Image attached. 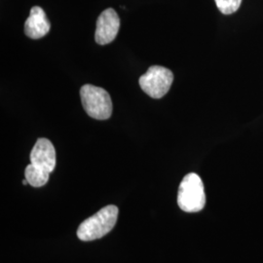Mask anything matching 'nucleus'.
Returning <instances> with one entry per match:
<instances>
[{
  "instance_id": "6e6552de",
  "label": "nucleus",
  "mask_w": 263,
  "mask_h": 263,
  "mask_svg": "<svg viewBox=\"0 0 263 263\" xmlns=\"http://www.w3.org/2000/svg\"><path fill=\"white\" fill-rule=\"evenodd\" d=\"M25 176L28 184L33 187H41L47 183L50 174L44 170L33 166L32 164H29L25 171Z\"/></svg>"
},
{
  "instance_id": "1a4fd4ad",
  "label": "nucleus",
  "mask_w": 263,
  "mask_h": 263,
  "mask_svg": "<svg viewBox=\"0 0 263 263\" xmlns=\"http://www.w3.org/2000/svg\"><path fill=\"white\" fill-rule=\"evenodd\" d=\"M218 10L224 14L230 15L240 8L242 0H215Z\"/></svg>"
},
{
  "instance_id": "0eeeda50",
  "label": "nucleus",
  "mask_w": 263,
  "mask_h": 263,
  "mask_svg": "<svg viewBox=\"0 0 263 263\" xmlns=\"http://www.w3.org/2000/svg\"><path fill=\"white\" fill-rule=\"evenodd\" d=\"M51 24L47 16L39 6H33L25 24V33L31 39L44 37L50 31Z\"/></svg>"
},
{
  "instance_id": "39448f33",
  "label": "nucleus",
  "mask_w": 263,
  "mask_h": 263,
  "mask_svg": "<svg viewBox=\"0 0 263 263\" xmlns=\"http://www.w3.org/2000/svg\"><path fill=\"white\" fill-rule=\"evenodd\" d=\"M120 28V19L112 8L104 10L97 21L95 32L96 42L100 45L111 43L116 38Z\"/></svg>"
},
{
  "instance_id": "7ed1b4c3",
  "label": "nucleus",
  "mask_w": 263,
  "mask_h": 263,
  "mask_svg": "<svg viewBox=\"0 0 263 263\" xmlns=\"http://www.w3.org/2000/svg\"><path fill=\"white\" fill-rule=\"evenodd\" d=\"M81 103L86 113L98 120H106L112 114L109 94L101 87L86 84L80 89Z\"/></svg>"
},
{
  "instance_id": "f03ea898",
  "label": "nucleus",
  "mask_w": 263,
  "mask_h": 263,
  "mask_svg": "<svg viewBox=\"0 0 263 263\" xmlns=\"http://www.w3.org/2000/svg\"><path fill=\"white\" fill-rule=\"evenodd\" d=\"M178 204L186 213H197L205 207L204 183L197 174L190 173L181 180L178 193Z\"/></svg>"
},
{
  "instance_id": "9d476101",
  "label": "nucleus",
  "mask_w": 263,
  "mask_h": 263,
  "mask_svg": "<svg viewBox=\"0 0 263 263\" xmlns=\"http://www.w3.org/2000/svg\"><path fill=\"white\" fill-rule=\"evenodd\" d=\"M28 180H27V179H24V180H23V184H24V185H27V184H28Z\"/></svg>"
},
{
  "instance_id": "20e7f679",
  "label": "nucleus",
  "mask_w": 263,
  "mask_h": 263,
  "mask_svg": "<svg viewBox=\"0 0 263 263\" xmlns=\"http://www.w3.org/2000/svg\"><path fill=\"white\" fill-rule=\"evenodd\" d=\"M174 81L173 72L164 66H152L140 77L141 90L153 99H161L169 92Z\"/></svg>"
},
{
  "instance_id": "423d86ee",
  "label": "nucleus",
  "mask_w": 263,
  "mask_h": 263,
  "mask_svg": "<svg viewBox=\"0 0 263 263\" xmlns=\"http://www.w3.org/2000/svg\"><path fill=\"white\" fill-rule=\"evenodd\" d=\"M30 164L51 174L56 167V151L53 143L45 138H40L30 152Z\"/></svg>"
},
{
  "instance_id": "f257e3e1",
  "label": "nucleus",
  "mask_w": 263,
  "mask_h": 263,
  "mask_svg": "<svg viewBox=\"0 0 263 263\" xmlns=\"http://www.w3.org/2000/svg\"><path fill=\"white\" fill-rule=\"evenodd\" d=\"M118 208L109 205L101 209L94 216L85 219L77 229V237L82 241H94L108 234L116 224Z\"/></svg>"
}]
</instances>
